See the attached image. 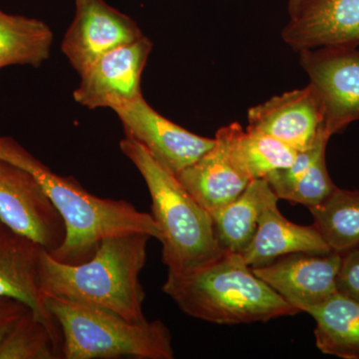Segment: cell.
I'll return each mask as SVG.
<instances>
[{
  "label": "cell",
  "instance_id": "603a6c76",
  "mask_svg": "<svg viewBox=\"0 0 359 359\" xmlns=\"http://www.w3.org/2000/svg\"><path fill=\"white\" fill-rule=\"evenodd\" d=\"M63 358L62 342L32 309L16 320L0 344V359Z\"/></svg>",
  "mask_w": 359,
  "mask_h": 359
},
{
  "label": "cell",
  "instance_id": "44dd1931",
  "mask_svg": "<svg viewBox=\"0 0 359 359\" xmlns=\"http://www.w3.org/2000/svg\"><path fill=\"white\" fill-rule=\"evenodd\" d=\"M53 32L37 18L0 9V69L8 66L39 68L50 56Z\"/></svg>",
  "mask_w": 359,
  "mask_h": 359
},
{
  "label": "cell",
  "instance_id": "4fadbf2b",
  "mask_svg": "<svg viewBox=\"0 0 359 359\" xmlns=\"http://www.w3.org/2000/svg\"><path fill=\"white\" fill-rule=\"evenodd\" d=\"M294 51L359 47V0H302L282 32Z\"/></svg>",
  "mask_w": 359,
  "mask_h": 359
},
{
  "label": "cell",
  "instance_id": "9a60e30c",
  "mask_svg": "<svg viewBox=\"0 0 359 359\" xmlns=\"http://www.w3.org/2000/svg\"><path fill=\"white\" fill-rule=\"evenodd\" d=\"M176 177L211 215L240 197L252 181L233 162L219 129L214 146Z\"/></svg>",
  "mask_w": 359,
  "mask_h": 359
},
{
  "label": "cell",
  "instance_id": "d4e9b609",
  "mask_svg": "<svg viewBox=\"0 0 359 359\" xmlns=\"http://www.w3.org/2000/svg\"><path fill=\"white\" fill-rule=\"evenodd\" d=\"M29 309L18 299L0 297V344L16 320Z\"/></svg>",
  "mask_w": 359,
  "mask_h": 359
},
{
  "label": "cell",
  "instance_id": "5b68a950",
  "mask_svg": "<svg viewBox=\"0 0 359 359\" xmlns=\"http://www.w3.org/2000/svg\"><path fill=\"white\" fill-rule=\"evenodd\" d=\"M60 327L65 359H173L172 337L162 320L132 323L108 309L45 295Z\"/></svg>",
  "mask_w": 359,
  "mask_h": 359
},
{
  "label": "cell",
  "instance_id": "e0dca14e",
  "mask_svg": "<svg viewBox=\"0 0 359 359\" xmlns=\"http://www.w3.org/2000/svg\"><path fill=\"white\" fill-rule=\"evenodd\" d=\"M330 139L323 136L308 150L297 152L290 167L266 177L278 199L309 208L327 199L337 188L328 174L325 151Z\"/></svg>",
  "mask_w": 359,
  "mask_h": 359
},
{
  "label": "cell",
  "instance_id": "cb8c5ba5",
  "mask_svg": "<svg viewBox=\"0 0 359 359\" xmlns=\"http://www.w3.org/2000/svg\"><path fill=\"white\" fill-rule=\"evenodd\" d=\"M337 287V292L359 304V245L342 252Z\"/></svg>",
  "mask_w": 359,
  "mask_h": 359
},
{
  "label": "cell",
  "instance_id": "2e32d148",
  "mask_svg": "<svg viewBox=\"0 0 359 359\" xmlns=\"http://www.w3.org/2000/svg\"><path fill=\"white\" fill-rule=\"evenodd\" d=\"M278 200L273 198L264 208L256 235L242 254L250 268H261L297 252L327 255L332 252L313 224L299 226L285 219L278 210Z\"/></svg>",
  "mask_w": 359,
  "mask_h": 359
},
{
  "label": "cell",
  "instance_id": "8fae6325",
  "mask_svg": "<svg viewBox=\"0 0 359 359\" xmlns=\"http://www.w3.org/2000/svg\"><path fill=\"white\" fill-rule=\"evenodd\" d=\"M340 263V252H297L252 269L290 306L306 313L337 292Z\"/></svg>",
  "mask_w": 359,
  "mask_h": 359
},
{
  "label": "cell",
  "instance_id": "5bb4252c",
  "mask_svg": "<svg viewBox=\"0 0 359 359\" xmlns=\"http://www.w3.org/2000/svg\"><path fill=\"white\" fill-rule=\"evenodd\" d=\"M43 248L0 221V297L25 304L62 342L60 327L39 287V264Z\"/></svg>",
  "mask_w": 359,
  "mask_h": 359
},
{
  "label": "cell",
  "instance_id": "d6986e66",
  "mask_svg": "<svg viewBox=\"0 0 359 359\" xmlns=\"http://www.w3.org/2000/svg\"><path fill=\"white\" fill-rule=\"evenodd\" d=\"M316 320V346L321 353L359 359V304L337 292L306 311Z\"/></svg>",
  "mask_w": 359,
  "mask_h": 359
},
{
  "label": "cell",
  "instance_id": "ffe728a7",
  "mask_svg": "<svg viewBox=\"0 0 359 359\" xmlns=\"http://www.w3.org/2000/svg\"><path fill=\"white\" fill-rule=\"evenodd\" d=\"M229 152L250 180L266 178L271 172L290 167L297 151L257 130L243 129L238 123L222 127Z\"/></svg>",
  "mask_w": 359,
  "mask_h": 359
},
{
  "label": "cell",
  "instance_id": "52a82bcc",
  "mask_svg": "<svg viewBox=\"0 0 359 359\" xmlns=\"http://www.w3.org/2000/svg\"><path fill=\"white\" fill-rule=\"evenodd\" d=\"M302 67L316 90L330 137L359 121V50L320 47L299 52Z\"/></svg>",
  "mask_w": 359,
  "mask_h": 359
},
{
  "label": "cell",
  "instance_id": "7a4b0ae2",
  "mask_svg": "<svg viewBox=\"0 0 359 359\" xmlns=\"http://www.w3.org/2000/svg\"><path fill=\"white\" fill-rule=\"evenodd\" d=\"M152 238L139 231L104 238L89 261L61 263L42 249L39 264L42 294L108 309L132 323L147 320L146 294L139 280Z\"/></svg>",
  "mask_w": 359,
  "mask_h": 359
},
{
  "label": "cell",
  "instance_id": "6da1fadb",
  "mask_svg": "<svg viewBox=\"0 0 359 359\" xmlns=\"http://www.w3.org/2000/svg\"><path fill=\"white\" fill-rule=\"evenodd\" d=\"M0 159L29 172L65 219V242L49 252L61 263L89 261L104 238L119 233L139 231L160 240V230L152 215L139 211L127 201L92 195L72 177L52 172L13 138L0 136Z\"/></svg>",
  "mask_w": 359,
  "mask_h": 359
},
{
  "label": "cell",
  "instance_id": "9c48e42d",
  "mask_svg": "<svg viewBox=\"0 0 359 359\" xmlns=\"http://www.w3.org/2000/svg\"><path fill=\"white\" fill-rule=\"evenodd\" d=\"M152 48V41L144 35L104 54L80 75L73 98L91 110H114L136 100L142 96V75Z\"/></svg>",
  "mask_w": 359,
  "mask_h": 359
},
{
  "label": "cell",
  "instance_id": "484cf974",
  "mask_svg": "<svg viewBox=\"0 0 359 359\" xmlns=\"http://www.w3.org/2000/svg\"><path fill=\"white\" fill-rule=\"evenodd\" d=\"M302 0H289V13L290 16H292V14L297 11V9L299 8V4H302Z\"/></svg>",
  "mask_w": 359,
  "mask_h": 359
},
{
  "label": "cell",
  "instance_id": "7402d4cb",
  "mask_svg": "<svg viewBox=\"0 0 359 359\" xmlns=\"http://www.w3.org/2000/svg\"><path fill=\"white\" fill-rule=\"evenodd\" d=\"M313 226L332 252H342L359 245V191L337 187L316 207L309 208Z\"/></svg>",
  "mask_w": 359,
  "mask_h": 359
},
{
  "label": "cell",
  "instance_id": "ba28073f",
  "mask_svg": "<svg viewBox=\"0 0 359 359\" xmlns=\"http://www.w3.org/2000/svg\"><path fill=\"white\" fill-rule=\"evenodd\" d=\"M125 135L140 143L158 163L177 176L214 146L205 138L182 128L153 109L143 95L115 108Z\"/></svg>",
  "mask_w": 359,
  "mask_h": 359
},
{
  "label": "cell",
  "instance_id": "3957f363",
  "mask_svg": "<svg viewBox=\"0 0 359 359\" xmlns=\"http://www.w3.org/2000/svg\"><path fill=\"white\" fill-rule=\"evenodd\" d=\"M163 292L188 316L217 325L266 323L301 313L236 252H224L188 275L168 273Z\"/></svg>",
  "mask_w": 359,
  "mask_h": 359
},
{
  "label": "cell",
  "instance_id": "277c9868",
  "mask_svg": "<svg viewBox=\"0 0 359 359\" xmlns=\"http://www.w3.org/2000/svg\"><path fill=\"white\" fill-rule=\"evenodd\" d=\"M120 150L143 177L162 243V261L168 273L185 276L212 262L224 250L219 245L212 215L186 190L138 142L130 137L120 141Z\"/></svg>",
  "mask_w": 359,
  "mask_h": 359
},
{
  "label": "cell",
  "instance_id": "8992f818",
  "mask_svg": "<svg viewBox=\"0 0 359 359\" xmlns=\"http://www.w3.org/2000/svg\"><path fill=\"white\" fill-rule=\"evenodd\" d=\"M0 221L48 252L63 244L65 219L29 172L0 159Z\"/></svg>",
  "mask_w": 359,
  "mask_h": 359
},
{
  "label": "cell",
  "instance_id": "30bf717a",
  "mask_svg": "<svg viewBox=\"0 0 359 359\" xmlns=\"http://www.w3.org/2000/svg\"><path fill=\"white\" fill-rule=\"evenodd\" d=\"M144 36L127 14L105 0H75V16L65 32L61 50L78 74L108 52Z\"/></svg>",
  "mask_w": 359,
  "mask_h": 359
},
{
  "label": "cell",
  "instance_id": "7c38bea8",
  "mask_svg": "<svg viewBox=\"0 0 359 359\" xmlns=\"http://www.w3.org/2000/svg\"><path fill=\"white\" fill-rule=\"evenodd\" d=\"M248 121L249 128L268 134L297 152L313 147L327 134L323 105L311 84L250 108Z\"/></svg>",
  "mask_w": 359,
  "mask_h": 359
},
{
  "label": "cell",
  "instance_id": "ac0fdd59",
  "mask_svg": "<svg viewBox=\"0 0 359 359\" xmlns=\"http://www.w3.org/2000/svg\"><path fill=\"white\" fill-rule=\"evenodd\" d=\"M275 197L266 179H254L240 197L212 215L216 237L224 252L242 255L249 248L264 208Z\"/></svg>",
  "mask_w": 359,
  "mask_h": 359
}]
</instances>
